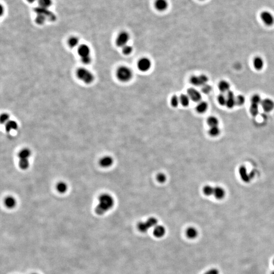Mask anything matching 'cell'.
Listing matches in <instances>:
<instances>
[{
	"instance_id": "cell-21",
	"label": "cell",
	"mask_w": 274,
	"mask_h": 274,
	"mask_svg": "<svg viewBox=\"0 0 274 274\" xmlns=\"http://www.w3.org/2000/svg\"><path fill=\"white\" fill-rule=\"evenodd\" d=\"M4 203L7 208L11 209V208H13L15 206L16 201L13 196H9L5 198Z\"/></svg>"
},
{
	"instance_id": "cell-8",
	"label": "cell",
	"mask_w": 274,
	"mask_h": 274,
	"mask_svg": "<svg viewBox=\"0 0 274 274\" xmlns=\"http://www.w3.org/2000/svg\"><path fill=\"white\" fill-rule=\"evenodd\" d=\"M35 11L36 12V13L44 15L45 17H46L47 19H48L50 21H52L56 20V16L51 12L48 10L47 8H42L39 6V7L36 8L35 9Z\"/></svg>"
},
{
	"instance_id": "cell-30",
	"label": "cell",
	"mask_w": 274,
	"mask_h": 274,
	"mask_svg": "<svg viewBox=\"0 0 274 274\" xmlns=\"http://www.w3.org/2000/svg\"><path fill=\"white\" fill-rule=\"evenodd\" d=\"M214 187L210 185H206L203 188V192L207 196H210L214 194Z\"/></svg>"
},
{
	"instance_id": "cell-41",
	"label": "cell",
	"mask_w": 274,
	"mask_h": 274,
	"mask_svg": "<svg viewBox=\"0 0 274 274\" xmlns=\"http://www.w3.org/2000/svg\"><path fill=\"white\" fill-rule=\"evenodd\" d=\"M132 51V47L130 45H126L122 47V52L125 55H129L131 54Z\"/></svg>"
},
{
	"instance_id": "cell-32",
	"label": "cell",
	"mask_w": 274,
	"mask_h": 274,
	"mask_svg": "<svg viewBox=\"0 0 274 274\" xmlns=\"http://www.w3.org/2000/svg\"><path fill=\"white\" fill-rule=\"evenodd\" d=\"M250 112L251 115L253 116H256L259 113V107L258 105L256 104H251L250 107Z\"/></svg>"
},
{
	"instance_id": "cell-12",
	"label": "cell",
	"mask_w": 274,
	"mask_h": 274,
	"mask_svg": "<svg viewBox=\"0 0 274 274\" xmlns=\"http://www.w3.org/2000/svg\"><path fill=\"white\" fill-rule=\"evenodd\" d=\"M78 53L81 58L90 56V49L88 45L81 44L78 48Z\"/></svg>"
},
{
	"instance_id": "cell-15",
	"label": "cell",
	"mask_w": 274,
	"mask_h": 274,
	"mask_svg": "<svg viewBox=\"0 0 274 274\" xmlns=\"http://www.w3.org/2000/svg\"><path fill=\"white\" fill-rule=\"evenodd\" d=\"M261 17L262 21L267 25H271L274 22V19L273 15L267 11L262 12L261 14Z\"/></svg>"
},
{
	"instance_id": "cell-36",
	"label": "cell",
	"mask_w": 274,
	"mask_h": 274,
	"mask_svg": "<svg viewBox=\"0 0 274 274\" xmlns=\"http://www.w3.org/2000/svg\"><path fill=\"white\" fill-rule=\"evenodd\" d=\"M46 20V18L44 15L40 14H37V15L36 17V23L37 24H38L39 25H42L45 23V21Z\"/></svg>"
},
{
	"instance_id": "cell-11",
	"label": "cell",
	"mask_w": 274,
	"mask_h": 274,
	"mask_svg": "<svg viewBox=\"0 0 274 274\" xmlns=\"http://www.w3.org/2000/svg\"><path fill=\"white\" fill-rule=\"evenodd\" d=\"M239 173L241 179L245 183H249L251 180L250 174L248 173L246 168L244 166H241L239 169Z\"/></svg>"
},
{
	"instance_id": "cell-6",
	"label": "cell",
	"mask_w": 274,
	"mask_h": 274,
	"mask_svg": "<svg viewBox=\"0 0 274 274\" xmlns=\"http://www.w3.org/2000/svg\"><path fill=\"white\" fill-rule=\"evenodd\" d=\"M191 83L196 86H204L208 81V78L205 75L192 76L190 79Z\"/></svg>"
},
{
	"instance_id": "cell-22",
	"label": "cell",
	"mask_w": 274,
	"mask_h": 274,
	"mask_svg": "<svg viewBox=\"0 0 274 274\" xmlns=\"http://www.w3.org/2000/svg\"><path fill=\"white\" fill-rule=\"evenodd\" d=\"M218 89L222 93H225L229 91L230 85L225 80H222L218 84Z\"/></svg>"
},
{
	"instance_id": "cell-40",
	"label": "cell",
	"mask_w": 274,
	"mask_h": 274,
	"mask_svg": "<svg viewBox=\"0 0 274 274\" xmlns=\"http://www.w3.org/2000/svg\"><path fill=\"white\" fill-rule=\"evenodd\" d=\"M0 120H1V123L2 124L5 125L6 123H7L8 121H10L9 115H8L7 113H3L1 116Z\"/></svg>"
},
{
	"instance_id": "cell-26",
	"label": "cell",
	"mask_w": 274,
	"mask_h": 274,
	"mask_svg": "<svg viewBox=\"0 0 274 274\" xmlns=\"http://www.w3.org/2000/svg\"><path fill=\"white\" fill-rule=\"evenodd\" d=\"M187 237L190 239H194L197 236V231L196 228L191 227L187 228L186 232Z\"/></svg>"
},
{
	"instance_id": "cell-45",
	"label": "cell",
	"mask_w": 274,
	"mask_h": 274,
	"mask_svg": "<svg viewBox=\"0 0 274 274\" xmlns=\"http://www.w3.org/2000/svg\"><path fill=\"white\" fill-rule=\"evenodd\" d=\"M204 274H219V271L216 269H212L206 271Z\"/></svg>"
},
{
	"instance_id": "cell-16",
	"label": "cell",
	"mask_w": 274,
	"mask_h": 274,
	"mask_svg": "<svg viewBox=\"0 0 274 274\" xmlns=\"http://www.w3.org/2000/svg\"><path fill=\"white\" fill-rule=\"evenodd\" d=\"M213 195L217 200H222L225 196V190L220 186L215 187Z\"/></svg>"
},
{
	"instance_id": "cell-5",
	"label": "cell",
	"mask_w": 274,
	"mask_h": 274,
	"mask_svg": "<svg viewBox=\"0 0 274 274\" xmlns=\"http://www.w3.org/2000/svg\"><path fill=\"white\" fill-rule=\"evenodd\" d=\"M130 40V35L126 31H122L118 34L116 39V44L119 47H123L126 45Z\"/></svg>"
},
{
	"instance_id": "cell-9",
	"label": "cell",
	"mask_w": 274,
	"mask_h": 274,
	"mask_svg": "<svg viewBox=\"0 0 274 274\" xmlns=\"http://www.w3.org/2000/svg\"><path fill=\"white\" fill-rule=\"evenodd\" d=\"M187 95L192 101L200 102L201 99V95L198 90L193 88H190L187 90Z\"/></svg>"
},
{
	"instance_id": "cell-31",
	"label": "cell",
	"mask_w": 274,
	"mask_h": 274,
	"mask_svg": "<svg viewBox=\"0 0 274 274\" xmlns=\"http://www.w3.org/2000/svg\"><path fill=\"white\" fill-rule=\"evenodd\" d=\"M39 5L42 8H48L52 5L51 0H38Z\"/></svg>"
},
{
	"instance_id": "cell-38",
	"label": "cell",
	"mask_w": 274,
	"mask_h": 274,
	"mask_svg": "<svg viewBox=\"0 0 274 274\" xmlns=\"http://www.w3.org/2000/svg\"><path fill=\"white\" fill-rule=\"evenodd\" d=\"M171 105L174 107H176L178 106L180 102V98L179 97H178L177 95H174L173 97L171 99Z\"/></svg>"
},
{
	"instance_id": "cell-24",
	"label": "cell",
	"mask_w": 274,
	"mask_h": 274,
	"mask_svg": "<svg viewBox=\"0 0 274 274\" xmlns=\"http://www.w3.org/2000/svg\"><path fill=\"white\" fill-rule=\"evenodd\" d=\"M56 188L58 192L61 193H64L66 192L68 190V186L66 183L64 182H60L57 183Z\"/></svg>"
},
{
	"instance_id": "cell-3",
	"label": "cell",
	"mask_w": 274,
	"mask_h": 274,
	"mask_svg": "<svg viewBox=\"0 0 274 274\" xmlns=\"http://www.w3.org/2000/svg\"><path fill=\"white\" fill-rule=\"evenodd\" d=\"M77 78L86 84H90L94 80V76L93 73L88 69L84 68H80L76 71Z\"/></svg>"
},
{
	"instance_id": "cell-34",
	"label": "cell",
	"mask_w": 274,
	"mask_h": 274,
	"mask_svg": "<svg viewBox=\"0 0 274 274\" xmlns=\"http://www.w3.org/2000/svg\"><path fill=\"white\" fill-rule=\"evenodd\" d=\"M147 225L149 228H151L152 227H155L158 223V220L154 217H151L149 218L147 221H146Z\"/></svg>"
},
{
	"instance_id": "cell-19",
	"label": "cell",
	"mask_w": 274,
	"mask_h": 274,
	"mask_svg": "<svg viewBox=\"0 0 274 274\" xmlns=\"http://www.w3.org/2000/svg\"><path fill=\"white\" fill-rule=\"evenodd\" d=\"M166 229L162 225H156L153 230V234L158 238H161L164 236Z\"/></svg>"
},
{
	"instance_id": "cell-29",
	"label": "cell",
	"mask_w": 274,
	"mask_h": 274,
	"mask_svg": "<svg viewBox=\"0 0 274 274\" xmlns=\"http://www.w3.org/2000/svg\"><path fill=\"white\" fill-rule=\"evenodd\" d=\"M220 133V130L218 126L210 127L209 131V134L212 137H216L218 136Z\"/></svg>"
},
{
	"instance_id": "cell-25",
	"label": "cell",
	"mask_w": 274,
	"mask_h": 274,
	"mask_svg": "<svg viewBox=\"0 0 274 274\" xmlns=\"http://www.w3.org/2000/svg\"><path fill=\"white\" fill-rule=\"evenodd\" d=\"M180 103L184 107H187L190 104V97L187 94H182L180 95Z\"/></svg>"
},
{
	"instance_id": "cell-37",
	"label": "cell",
	"mask_w": 274,
	"mask_h": 274,
	"mask_svg": "<svg viewBox=\"0 0 274 274\" xmlns=\"http://www.w3.org/2000/svg\"><path fill=\"white\" fill-rule=\"evenodd\" d=\"M217 99H218L219 104L221 106H224L227 104V97H225L223 94H219L218 97Z\"/></svg>"
},
{
	"instance_id": "cell-28",
	"label": "cell",
	"mask_w": 274,
	"mask_h": 274,
	"mask_svg": "<svg viewBox=\"0 0 274 274\" xmlns=\"http://www.w3.org/2000/svg\"><path fill=\"white\" fill-rule=\"evenodd\" d=\"M207 123L210 127L216 126L218 125V119L216 117L210 116L207 119Z\"/></svg>"
},
{
	"instance_id": "cell-35",
	"label": "cell",
	"mask_w": 274,
	"mask_h": 274,
	"mask_svg": "<svg viewBox=\"0 0 274 274\" xmlns=\"http://www.w3.org/2000/svg\"><path fill=\"white\" fill-rule=\"evenodd\" d=\"M262 101V99L261 98V96L258 94H256L253 95L251 98V104H256V105H259V104H261V102Z\"/></svg>"
},
{
	"instance_id": "cell-33",
	"label": "cell",
	"mask_w": 274,
	"mask_h": 274,
	"mask_svg": "<svg viewBox=\"0 0 274 274\" xmlns=\"http://www.w3.org/2000/svg\"><path fill=\"white\" fill-rule=\"evenodd\" d=\"M138 228L140 232L145 233V232H147V230H148L149 228L147 225V223H146V222H145V223L140 222V223H138Z\"/></svg>"
},
{
	"instance_id": "cell-2",
	"label": "cell",
	"mask_w": 274,
	"mask_h": 274,
	"mask_svg": "<svg viewBox=\"0 0 274 274\" xmlns=\"http://www.w3.org/2000/svg\"><path fill=\"white\" fill-rule=\"evenodd\" d=\"M132 72L127 67L121 66L117 69L116 75L117 78L121 82H127L132 77Z\"/></svg>"
},
{
	"instance_id": "cell-14",
	"label": "cell",
	"mask_w": 274,
	"mask_h": 274,
	"mask_svg": "<svg viewBox=\"0 0 274 274\" xmlns=\"http://www.w3.org/2000/svg\"><path fill=\"white\" fill-rule=\"evenodd\" d=\"M154 7L159 11H164L168 8V2L167 0H155Z\"/></svg>"
},
{
	"instance_id": "cell-42",
	"label": "cell",
	"mask_w": 274,
	"mask_h": 274,
	"mask_svg": "<svg viewBox=\"0 0 274 274\" xmlns=\"http://www.w3.org/2000/svg\"><path fill=\"white\" fill-rule=\"evenodd\" d=\"M212 90V88L209 85L206 84L204 85V86H202L201 88V91L205 94H208L210 93L211 91Z\"/></svg>"
},
{
	"instance_id": "cell-7",
	"label": "cell",
	"mask_w": 274,
	"mask_h": 274,
	"mask_svg": "<svg viewBox=\"0 0 274 274\" xmlns=\"http://www.w3.org/2000/svg\"><path fill=\"white\" fill-rule=\"evenodd\" d=\"M137 66L138 69L141 71L147 72L151 68V61L149 58L143 57L138 61Z\"/></svg>"
},
{
	"instance_id": "cell-43",
	"label": "cell",
	"mask_w": 274,
	"mask_h": 274,
	"mask_svg": "<svg viewBox=\"0 0 274 274\" xmlns=\"http://www.w3.org/2000/svg\"><path fill=\"white\" fill-rule=\"evenodd\" d=\"M166 178H166V175L163 173L159 174L157 176V180H158V181L160 183L164 182L166 181Z\"/></svg>"
},
{
	"instance_id": "cell-23",
	"label": "cell",
	"mask_w": 274,
	"mask_h": 274,
	"mask_svg": "<svg viewBox=\"0 0 274 274\" xmlns=\"http://www.w3.org/2000/svg\"><path fill=\"white\" fill-rule=\"evenodd\" d=\"M208 104L204 101L200 102L196 106V109L197 112L200 113H203L205 112L208 109Z\"/></svg>"
},
{
	"instance_id": "cell-47",
	"label": "cell",
	"mask_w": 274,
	"mask_h": 274,
	"mask_svg": "<svg viewBox=\"0 0 274 274\" xmlns=\"http://www.w3.org/2000/svg\"><path fill=\"white\" fill-rule=\"evenodd\" d=\"M271 274H274V271H273L271 272Z\"/></svg>"
},
{
	"instance_id": "cell-10",
	"label": "cell",
	"mask_w": 274,
	"mask_h": 274,
	"mask_svg": "<svg viewBox=\"0 0 274 274\" xmlns=\"http://www.w3.org/2000/svg\"><path fill=\"white\" fill-rule=\"evenodd\" d=\"M261 105L265 111L269 112L274 109V102L270 99H265L261 102Z\"/></svg>"
},
{
	"instance_id": "cell-1",
	"label": "cell",
	"mask_w": 274,
	"mask_h": 274,
	"mask_svg": "<svg viewBox=\"0 0 274 274\" xmlns=\"http://www.w3.org/2000/svg\"><path fill=\"white\" fill-rule=\"evenodd\" d=\"M114 200L109 194H103L99 196V203L95 207V213L99 215L105 214L114 205Z\"/></svg>"
},
{
	"instance_id": "cell-49",
	"label": "cell",
	"mask_w": 274,
	"mask_h": 274,
	"mask_svg": "<svg viewBox=\"0 0 274 274\" xmlns=\"http://www.w3.org/2000/svg\"></svg>"
},
{
	"instance_id": "cell-17",
	"label": "cell",
	"mask_w": 274,
	"mask_h": 274,
	"mask_svg": "<svg viewBox=\"0 0 274 274\" xmlns=\"http://www.w3.org/2000/svg\"><path fill=\"white\" fill-rule=\"evenodd\" d=\"M113 160L110 156H104L99 160V164L103 168H108L113 164Z\"/></svg>"
},
{
	"instance_id": "cell-13",
	"label": "cell",
	"mask_w": 274,
	"mask_h": 274,
	"mask_svg": "<svg viewBox=\"0 0 274 274\" xmlns=\"http://www.w3.org/2000/svg\"><path fill=\"white\" fill-rule=\"evenodd\" d=\"M227 104L226 106L229 109H232L236 105V98L233 91L229 90L227 94Z\"/></svg>"
},
{
	"instance_id": "cell-46",
	"label": "cell",
	"mask_w": 274,
	"mask_h": 274,
	"mask_svg": "<svg viewBox=\"0 0 274 274\" xmlns=\"http://www.w3.org/2000/svg\"><path fill=\"white\" fill-rule=\"evenodd\" d=\"M26 1L28 2V3H34L36 0H26Z\"/></svg>"
},
{
	"instance_id": "cell-27",
	"label": "cell",
	"mask_w": 274,
	"mask_h": 274,
	"mask_svg": "<svg viewBox=\"0 0 274 274\" xmlns=\"http://www.w3.org/2000/svg\"><path fill=\"white\" fill-rule=\"evenodd\" d=\"M79 40L78 38L74 36L70 38L68 41V44L69 47L72 48L77 47L79 44Z\"/></svg>"
},
{
	"instance_id": "cell-20",
	"label": "cell",
	"mask_w": 274,
	"mask_h": 274,
	"mask_svg": "<svg viewBox=\"0 0 274 274\" xmlns=\"http://www.w3.org/2000/svg\"><path fill=\"white\" fill-rule=\"evenodd\" d=\"M18 128L17 122L14 121L10 120L5 124L6 131L7 132H10L12 131L16 130Z\"/></svg>"
},
{
	"instance_id": "cell-48",
	"label": "cell",
	"mask_w": 274,
	"mask_h": 274,
	"mask_svg": "<svg viewBox=\"0 0 274 274\" xmlns=\"http://www.w3.org/2000/svg\"><path fill=\"white\" fill-rule=\"evenodd\" d=\"M273 265H274V260H273Z\"/></svg>"
},
{
	"instance_id": "cell-44",
	"label": "cell",
	"mask_w": 274,
	"mask_h": 274,
	"mask_svg": "<svg viewBox=\"0 0 274 274\" xmlns=\"http://www.w3.org/2000/svg\"><path fill=\"white\" fill-rule=\"evenodd\" d=\"M81 61L83 64L85 65H89L90 64L91 62V56H88V57H83V58H81Z\"/></svg>"
},
{
	"instance_id": "cell-18",
	"label": "cell",
	"mask_w": 274,
	"mask_h": 274,
	"mask_svg": "<svg viewBox=\"0 0 274 274\" xmlns=\"http://www.w3.org/2000/svg\"><path fill=\"white\" fill-rule=\"evenodd\" d=\"M253 66L256 70H261L264 67V60L260 56H256L253 60Z\"/></svg>"
},
{
	"instance_id": "cell-39",
	"label": "cell",
	"mask_w": 274,
	"mask_h": 274,
	"mask_svg": "<svg viewBox=\"0 0 274 274\" xmlns=\"http://www.w3.org/2000/svg\"><path fill=\"white\" fill-rule=\"evenodd\" d=\"M236 105L242 106L245 102V98L244 95H239L236 98Z\"/></svg>"
},
{
	"instance_id": "cell-4",
	"label": "cell",
	"mask_w": 274,
	"mask_h": 274,
	"mask_svg": "<svg viewBox=\"0 0 274 274\" xmlns=\"http://www.w3.org/2000/svg\"><path fill=\"white\" fill-rule=\"evenodd\" d=\"M30 155L31 152L29 149H23L19 152V166L21 169H26L29 168Z\"/></svg>"
}]
</instances>
